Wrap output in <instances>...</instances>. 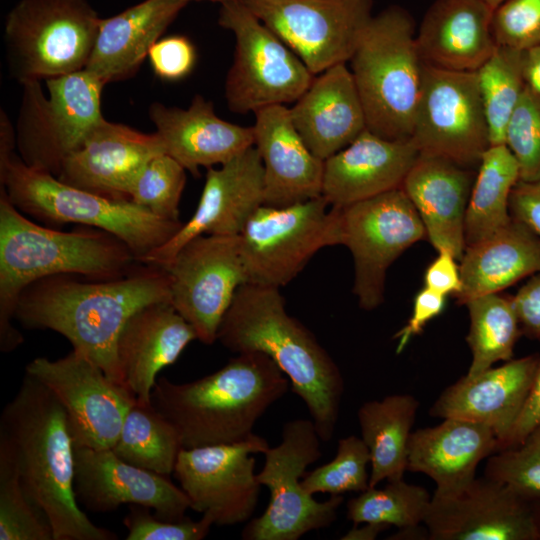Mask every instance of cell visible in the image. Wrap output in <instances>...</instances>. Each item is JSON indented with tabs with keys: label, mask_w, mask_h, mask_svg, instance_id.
<instances>
[{
	"label": "cell",
	"mask_w": 540,
	"mask_h": 540,
	"mask_svg": "<svg viewBox=\"0 0 540 540\" xmlns=\"http://www.w3.org/2000/svg\"><path fill=\"white\" fill-rule=\"evenodd\" d=\"M170 302V279L162 266L141 263L113 280H80L53 275L30 284L20 295L15 319L27 329H49L123 386L117 342L126 321L142 307ZM124 387V386H123Z\"/></svg>",
	"instance_id": "obj_1"
},
{
	"label": "cell",
	"mask_w": 540,
	"mask_h": 540,
	"mask_svg": "<svg viewBox=\"0 0 540 540\" xmlns=\"http://www.w3.org/2000/svg\"><path fill=\"white\" fill-rule=\"evenodd\" d=\"M0 439L11 450L30 498L47 516L54 540H115L80 508L74 490V443L54 394L29 374L3 408Z\"/></svg>",
	"instance_id": "obj_2"
},
{
	"label": "cell",
	"mask_w": 540,
	"mask_h": 540,
	"mask_svg": "<svg viewBox=\"0 0 540 540\" xmlns=\"http://www.w3.org/2000/svg\"><path fill=\"white\" fill-rule=\"evenodd\" d=\"M217 340L234 353L270 357L305 403L321 441L334 435L344 393L338 365L315 335L291 316L280 288L242 284L219 326Z\"/></svg>",
	"instance_id": "obj_3"
},
{
	"label": "cell",
	"mask_w": 540,
	"mask_h": 540,
	"mask_svg": "<svg viewBox=\"0 0 540 540\" xmlns=\"http://www.w3.org/2000/svg\"><path fill=\"white\" fill-rule=\"evenodd\" d=\"M141 262L115 235L81 225L64 232L29 220L0 190V350L9 353L24 341L13 326L21 293L53 275L89 280L124 277Z\"/></svg>",
	"instance_id": "obj_4"
},
{
	"label": "cell",
	"mask_w": 540,
	"mask_h": 540,
	"mask_svg": "<svg viewBox=\"0 0 540 540\" xmlns=\"http://www.w3.org/2000/svg\"><path fill=\"white\" fill-rule=\"evenodd\" d=\"M289 379L267 355L239 353L187 383L156 381L151 403L177 430L182 448L232 444L256 434V422L288 391Z\"/></svg>",
	"instance_id": "obj_5"
},
{
	"label": "cell",
	"mask_w": 540,
	"mask_h": 540,
	"mask_svg": "<svg viewBox=\"0 0 540 540\" xmlns=\"http://www.w3.org/2000/svg\"><path fill=\"white\" fill-rule=\"evenodd\" d=\"M349 61L367 129L386 139L411 138L426 64L410 13L392 5L372 15Z\"/></svg>",
	"instance_id": "obj_6"
},
{
	"label": "cell",
	"mask_w": 540,
	"mask_h": 540,
	"mask_svg": "<svg viewBox=\"0 0 540 540\" xmlns=\"http://www.w3.org/2000/svg\"><path fill=\"white\" fill-rule=\"evenodd\" d=\"M0 190L19 211L40 221L76 223L115 235L141 263L183 225L158 217L131 200L110 199L66 184L27 166L17 153L0 164Z\"/></svg>",
	"instance_id": "obj_7"
},
{
	"label": "cell",
	"mask_w": 540,
	"mask_h": 540,
	"mask_svg": "<svg viewBox=\"0 0 540 540\" xmlns=\"http://www.w3.org/2000/svg\"><path fill=\"white\" fill-rule=\"evenodd\" d=\"M101 19L87 0H19L4 23L11 77L22 84L85 69Z\"/></svg>",
	"instance_id": "obj_8"
},
{
	"label": "cell",
	"mask_w": 540,
	"mask_h": 540,
	"mask_svg": "<svg viewBox=\"0 0 540 540\" xmlns=\"http://www.w3.org/2000/svg\"><path fill=\"white\" fill-rule=\"evenodd\" d=\"M20 84L22 94L15 125L16 150L29 167L58 176L64 161L104 118L105 84L86 69Z\"/></svg>",
	"instance_id": "obj_9"
},
{
	"label": "cell",
	"mask_w": 540,
	"mask_h": 540,
	"mask_svg": "<svg viewBox=\"0 0 540 540\" xmlns=\"http://www.w3.org/2000/svg\"><path fill=\"white\" fill-rule=\"evenodd\" d=\"M320 437L312 419L286 422L281 442L263 454L265 462L257 473L270 499L264 513L248 522L245 540H297L306 533L329 527L337 518L342 495L319 502L305 491L300 480L306 468L321 457Z\"/></svg>",
	"instance_id": "obj_10"
},
{
	"label": "cell",
	"mask_w": 540,
	"mask_h": 540,
	"mask_svg": "<svg viewBox=\"0 0 540 540\" xmlns=\"http://www.w3.org/2000/svg\"><path fill=\"white\" fill-rule=\"evenodd\" d=\"M219 25L235 38L233 63L225 81V98L235 113L256 112L294 103L315 75L299 56L240 0L221 3Z\"/></svg>",
	"instance_id": "obj_11"
},
{
	"label": "cell",
	"mask_w": 540,
	"mask_h": 540,
	"mask_svg": "<svg viewBox=\"0 0 540 540\" xmlns=\"http://www.w3.org/2000/svg\"><path fill=\"white\" fill-rule=\"evenodd\" d=\"M332 207L338 245L347 247L354 261L353 293L362 309L374 310L384 301L388 268L427 238L425 227L402 188Z\"/></svg>",
	"instance_id": "obj_12"
},
{
	"label": "cell",
	"mask_w": 540,
	"mask_h": 540,
	"mask_svg": "<svg viewBox=\"0 0 540 540\" xmlns=\"http://www.w3.org/2000/svg\"><path fill=\"white\" fill-rule=\"evenodd\" d=\"M322 197L261 205L239 234L246 283L280 288L322 248L338 245L335 210Z\"/></svg>",
	"instance_id": "obj_13"
},
{
	"label": "cell",
	"mask_w": 540,
	"mask_h": 540,
	"mask_svg": "<svg viewBox=\"0 0 540 540\" xmlns=\"http://www.w3.org/2000/svg\"><path fill=\"white\" fill-rule=\"evenodd\" d=\"M411 139L420 153L477 169L490 140L475 72L425 66Z\"/></svg>",
	"instance_id": "obj_14"
},
{
	"label": "cell",
	"mask_w": 540,
	"mask_h": 540,
	"mask_svg": "<svg viewBox=\"0 0 540 540\" xmlns=\"http://www.w3.org/2000/svg\"><path fill=\"white\" fill-rule=\"evenodd\" d=\"M164 268L170 279L171 305L199 341L213 344L236 291L246 283L239 235L195 237Z\"/></svg>",
	"instance_id": "obj_15"
},
{
	"label": "cell",
	"mask_w": 540,
	"mask_h": 540,
	"mask_svg": "<svg viewBox=\"0 0 540 540\" xmlns=\"http://www.w3.org/2000/svg\"><path fill=\"white\" fill-rule=\"evenodd\" d=\"M240 1L313 75L351 59L373 5V0Z\"/></svg>",
	"instance_id": "obj_16"
},
{
	"label": "cell",
	"mask_w": 540,
	"mask_h": 540,
	"mask_svg": "<svg viewBox=\"0 0 540 540\" xmlns=\"http://www.w3.org/2000/svg\"><path fill=\"white\" fill-rule=\"evenodd\" d=\"M27 374L49 389L62 405L74 447L111 449L135 397L79 351L50 360L37 357Z\"/></svg>",
	"instance_id": "obj_17"
},
{
	"label": "cell",
	"mask_w": 540,
	"mask_h": 540,
	"mask_svg": "<svg viewBox=\"0 0 540 540\" xmlns=\"http://www.w3.org/2000/svg\"><path fill=\"white\" fill-rule=\"evenodd\" d=\"M269 447L265 438L255 435L238 443L182 448L173 473L191 509L216 525L248 521L261 487L253 455Z\"/></svg>",
	"instance_id": "obj_18"
},
{
	"label": "cell",
	"mask_w": 540,
	"mask_h": 540,
	"mask_svg": "<svg viewBox=\"0 0 540 540\" xmlns=\"http://www.w3.org/2000/svg\"><path fill=\"white\" fill-rule=\"evenodd\" d=\"M539 503L486 476L433 494L424 519L431 540H539Z\"/></svg>",
	"instance_id": "obj_19"
},
{
	"label": "cell",
	"mask_w": 540,
	"mask_h": 540,
	"mask_svg": "<svg viewBox=\"0 0 540 540\" xmlns=\"http://www.w3.org/2000/svg\"><path fill=\"white\" fill-rule=\"evenodd\" d=\"M264 204V169L252 146L220 168H208L192 217L165 244L142 261L165 267L189 240L200 235H239Z\"/></svg>",
	"instance_id": "obj_20"
},
{
	"label": "cell",
	"mask_w": 540,
	"mask_h": 540,
	"mask_svg": "<svg viewBox=\"0 0 540 540\" xmlns=\"http://www.w3.org/2000/svg\"><path fill=\"white\" fill-rule=\"evenodd\" d=\"M74 463L77 501L95 513L141 505L159 518L178 521L191 509L185 492L168 476L132 465L112 449L74 447Z\"/></svg>",
	"instance_id": "obj_21"
},
{
	"label": "cell",
	"mask_w": 540,
	"mask_h": 540,
	"mask_svg": "<svg viewBox=\"0 0 540 540\" xmlns=\"http://www.w3.org/2000/svg\"><path fill=\"white\" fill-rule=\"evenodd\" d=\"M164 153L158 135L103 118L64 161L57 176L71 186L116 199L130 200L140 172Z\"/></svg>",
	"instance_id": "obj_22"
},
{
	"label": "cell",
	"mask_w": 540,
	"mask_h": 540,
	"mask_svg": "<svg viewBox=\"0 0 540 540\" xmlns=\"http://www.w3.org/2000/svg\"><path fill=\"white\" fill-rule=\"evenodd\" d=\"M539 359V354L512 358L474 377L463 376L439 395L430 407V415L490 427L498 439L499 450L524 406Z\"/></svg>",
	"instance_id": "obj_23"
},
{
	"label": "cell",
	"mask_w": 540,
	"mask_h": 540,
	"mask_svg": "<svg viewBox=\"0 0 540 540\" xmlns=\"http://www.w3.org/2000/svg\"><path fill=\"white\" fill-rule=\"evenodd\" d=\"M148 115L164 153L193 176L200 167L223 165L254 146L253 128L218 117L213 103L195 95L186 109L154 102Z\"/></svg>",
	"instance_id": "obj_24"
},
{
	"label": "cell",
	"mask_w": 540,
	"mask_h": 540,
	"mask_svg": "<svg viewBox=\"0 0 540 540\" xmlns=\"http://www.w3.org/2000/svg\"><path fill=\"white\" fill-rule=\"evenodd\" d=\"M419 154L411 138L391 140L365 129L324 161L322 197L344 206L401 188Z\"/></svg>",
	"instance_id": "obj_25"
},
{
	"label": "cell",
	"mask_w": 540,
	"mask_h": 540,
	"mask_svg": "<svg viewBox=\"0 0 540 540\" xmlns=\"http://www.w3.org/2000/svg\"><path fill=\"white\" fill-rule=\"evenodd\" d=\"M254 147L264 169V204L286 207L322 196L324 161L296 130L285 105L255 113Z\"/></svg>",
	"instance_id": "obj_26"
},
{
	"label": "cell",
	"mask_w": 540,
	"mask_h": 540,
	"mask_svg": "<svg viewBox=\"0 0 540 540\" xmlns=\"http://www.w3.org/2000/svg\"><path fill=\"white\" fill-rule=\"evenodd\" d=\"M197 339L192 326L170 302L137 310L126 321L117 342L123 386L142 404H151L158 373L173 364Z\"/></svg>",
	"instance_id": "obj_27"
},
{
	"label": "cell",
	"mask_w": 540,
	"mask_h": 540,
	"mask_svg": "<svg viewBox=\"0 0 540 540\" xmlns=\"http://www.w3.org/2000/svg\"><path fill=\"white\" fill-rule=\"evenodd\" d=\"M476 170L420 153L401 186L435 250H448L459 261L466 248L465 214Z\"/></svg>",
	"instance_id": "obj_28"
},
{
	"label": "cell",
	"mask_w": 540,
	"mask_h": 540,
	"mask_svg": "<svg viewBox=\"0 0 540 540\" xmlns=\"http://www.w3.org/2000/svg\"><path fill=\"white\" fill-rule=\"evenodd\" d=\"M289 110L301 138L323 161L367 129L363 105L346 63L315 75Z\"/></svg>",
	"instance_id": "obj_29"
},
{
	"label": "cell",
	"mask_w": 540,
	"mask_h": 540,
	"mask_svg": "<svg viewBox=\"0 0 540 540\" xmlns=\"http://www.w3.org/2000/svg\"><path fill=\"white\" fill-rule=\"evenodd\" d=\"M493 12L484 0H435L416 32L425 64L449 71L475 72L498 45Z\"/></svg>",
	"instance_id": "obj_30"
},
{
	"label": "cell",
	"mask_w": 540,
	"mask_h": 540,
	"mask_svg": "<svg viewBox=\"0 0 540 540\" xmlns=\"http://www.w3.org/2000/svg\"><path fill=\"white\" fill-rule=\"evenodd\" d=\"M497 450L498 439L490 427L445 418L439 425L412 431L407 471L427 475L436 484L434 494L448 495L466 487L479 463Z\"/></svg>",
	"instance_id": "obj_31"
},
{
	"label": "cell",
	"mask_w": 540,
	"mask_h": 540,
	"mask_svg": "<svg viewBox=\"0 0 540 540\" xmlns=\"http://www.w3.org/2000/svg\"><path fill=\"white\" fill-rule=\"evenodd\" d=\"M188 2L144 0L101 19L86 70L105 85L131 77Z\"/></svg>",
	"instance_id": "obj_32"
},
{
	"label": "cell",
	"mask_w": 540,
	"mask_h": 540,
	"mask_svg": "<svg viewBox=\"0 0 540 540\" xmlns=\"http://www.w3.org/2000/svg\"><path fill=\"white\" fill-rule=\"evenodd\" d=\"M459 265L462 288L455 297L464 305L540 272V238L512 218L491 236L466 247Z\"/></svg>",
	"instance_id": "obj_33"
},
{
	"label": "cell",
	"mask_w": 540,
	"mask_h": 540,
	"mask_svg": "<svg viewBox=\"0 0 540 540\" xmlns=\"http://www.w3.org/2000/svg\"><path fill=\"white\" fill-rule=\"evenodd\" d=\"M419 407L409 394H393L364 402L357 412L361 438L370 453L369 487L403 479L407 449Z\"/></svg>",
	"instance_id": "obj_34"
},
{
	"label": "cell",
	"mask_w": 540,
	"mask_h": 540,
	"mask_svg": "<svg viewBox=\"0 0 540 540\" xmlns=\"http://www.w3.org/2000/svg\"><path fill=\"white\" fill-rule=\"evenodd\" d=\"M519 180L518 163L506 145L490 146L484 152L465 214L466 247L486 239L511 221L510 196Z\"/></svg>",
	"instance_id": "obj_35"
},
{
	"label": "cell",
	"mask_w": 540,
	"mask_h": 540,
	"mask_svg": "<svg viewBox=\"0 0 540 540\" xmlns=\"http://www.w3.org/2000/svg\"><path fill=\"white\" fill-rule=\"evenodd\" d=\"M111 449L132 465L169 476L182 445L175 427L152 403L142 404L135 399Z\"/></svg>",
	"instance_id": "obj_36"
},
{
	"label": "cell",
	"mask_w": 540,
	"mask_h": 540,
	"mask_svg": "<svg viewBox=\"0 0 540 540\" xmlns=\"http://www.w3.org/2000/svg\"><path fill=\"white\" fill-rule=\"evenodd\" d=\"M464 305L470 320L466 341L472 354L465 376L474 377L499 361L511 360L522 332L512 297L491 293L470 299Z\"/></svg>",
	"instance_id": "obj_37"
},
{
	"label": "cell",
	"mask_w": 540,
	"mask_h": 540,
	"mask_svg": "<svg viewBox=\"0 0 540 540\" xmlns=\"http://www.w3.org/2000/svg\"><path fill=\"white\" fill-rule=\"evenodd\" d=\"M522 59L523 51L497 45L475 71L490 146L505 145L507 123L525 88Z\"/></svg>",
	"instance_id": "obj_38"
},
{
	"label": "cell",
	"mask_w": 540,
	"mask_h": 540,
	"mask_svg": "<svg viewBox=\"0 0 540 540\" xmlns=\"http://www.w3.org/2000/svg\"><path fill=\"white\" fill-rule=\"evenodd\" d=\"M432 496L419 485L403 479L388 481L383 488L369 487L347 503V518L354 524L380 523L399 530L424 522Z\"/></svg>",
	"instance_id": "obj_39"
},
{
	"label": "cell",
	"mask_w": 540,
	"mask_h": 540,
	"mask_svg": "<svg viewBox=\"0 0 540 540\" xmlns=\"http://www.w3.org/2000/svg\"><path fill=\"white\" fill-rule=\"evenodd\" d=\"M0 539L54 540L51 524L27 493L15 458L0 439Z\"/></svg>",
	"instance_id": "obj_40"
},
{
	"label": "cell",
	"mask_w": 540,
	"mask_h": 540,
	"mask_svg": "<svg viewBox=\"0 0 540 540\" xmlns=\"http://www.w3.org/2000/svg\"><path fill=\"white\" fill-rule=\"evenodd\" d=\"M368 465L370 453L362 438L354 435L341 438L334 459L306 474L302 485L311 495L360 493L369 488Z\"/></svg>",
	"instance_id": "obj_41"
},
{
	"label": "cell",
	"mask_w": 540,
	"mask_h": 540,
	"mask_svg": "<svg viewBox=\"0 0 540 540\" xmlns=\"http://www.w3.org/2000/svg\"><path fill=\"white\" fill-rule=\"evenodd\" d=\"M186 170L166 153L153 157L130 190V200L163 219L180 221L179 204Z\"/></svg>",
	"instance_id": "obj_42"
},
{
	"label": "cell",
	"mask_w": 540,
	"mask_h": 540,
	"mask_svg": "<svg viewBox=\"0 0 540 540\" xmlns=\"http://www.w3.org/2000/svg\"><path fill=\"white\" fill-rule=\"evenodd\" d=\"M484 476L530 500L540 501V425L520 443L487 458Z\"/></svg>",
	"instance_id": "obj_43"
},
{
	"label": "cell",
	"mask_w": 540,
	"mask_h": 540,
	"mask_svg": "<svg viewBox=\"0 0 540 540\" xmlns=\"http://www.w3.org/2000/svg\"><path fill=\"white\" fill-rule=\"evenodd\" d=\"M505 145L518 163L520 180L540 181V97L526 85L507 123Z\"/></svg>",
	"instance_id": "obj_44"
},
{
	"label": "cell",
	"mask_w": 540,
	"mask_h": 540,
	"mask_svg": "<svg viewBox=\"0 0 540 540\" xmlns=\"http://www.w3.org/2000/svg\"><path fill=\"white\" fill-rule=\"evenodd\" d=\"M492 24L498 45L521 51L540 45V0H505Z\"/></svg>",
	"instance_id": "obj_45"
},
{
	"label": "cell",
	"mask_w": 540,
	"mask_h": 540,
	"mask_svg": "<svg viewBox=\"0 0 540 540\" xmlns=\"http://www.w3.org/2000/svg\"><path fill=\"white\" fill-rule=\"evenodd\" d=\"M150 510L141 505H129V513L123 519L127 540H201L214 524L205 515L198 521L187 517L171 521L157 517Z\"/></svg>",
	"instance_id": "obj_46"
},
{
	"label": "cell",
	"mask_w": 540,
	"mask_h": 540,
	"mask_svg": "<svg viewBox=\"0 0 540 540\" xmlns=\"http://www.w3.org/2000/svg\"><path fill=\"white\" fill-rule=\"evenodd\" d=\"M148 58L156 76L174 81L184 78L192 71L196 52L188 38L174 35L154 43Z\"/></svg>",
	"instance_id": "obj_47"
},
{
	"label": "cell",
	"mask_w": 540,
	"mask_h": 540,
	"mask_svg": "<svg viewBox=\"0 0 540 540\" xmlns=\"http://www.w3.org/2000/svg\"><path fill=\"white\" fill-rule=\"evenodd\" d=\"M446 297L424 287L420 290L413 303V310L406 324L393 336L396 339V353L400 354L409 341L421 334L425 326L440 315L445 307Z\"/></svg>",
	"instance_id": "obj_48"
},
{
	"label": "cell",
	"mask_w": 540,
	"mask_h": 540,
	"mask_svg": "<svg viewBox=\"0 0 540 540\" xmlns=\"http://www.w3.org/2000/svg\"><path fill=\"white\" fill-rule=\"evenodd\" d=\"M512 303L522 334L540 341V272L529 277Z\"/></svg>",
	"instance_id": "obj_49"
},
{
	"label": "cell",
	"mask_w": 540,
	"mask_h": 540,
	"mask_svg": "<svg viewBox=\"0 0 540 540\" xmlns=\"http://www.w3.org/2000/svg\"><path fill=\"white\" fill-rule=\"evenodd\" d=\"M437 252V257L425 271L424 286L442 296L455 297L462 288L459 260L448 250Z\"/></svg>",
	"instance_id": "obj_50"
},
{
	"label": "cell",
	"mask_w": 540,
	"mask_h": 540,
	"mask_svg": "<svg viewBox=\"0 0 540 540\" xmlns=\"http://www.w3.org/2000/svg\"><path fill=\"white\" fill-rule=\"evenodd\" d=\"M509 209L512 218L540 238V181L519 180L511 192Z\"/></svg>",
	"instance_id": "obj_51"
},
{
	"label": "cell",
	"mask_w": 540,
	"mask_h": 540,
	"mask_svg": "<svg viewBox=\"0 0 540 540\" xmlns=\"http://www.w3.org/2000/svg\"><path fill=\"white\" fill-rule=\"evenodd\" d=\"M538 425H540V359L524 406L499 450L520 443Z\"/></svg>",
	"instance_id": "obj_52"
},
{
	"label": "cell",
	"mask_w": 540,
	"mask_h": 540,
	"mask_svg": "<svg viewBox=\"0 0 540 540\" xmlns=\"http://www.w3.org/2000/svg\"><path fill=\"white\" fill-rule=\"evenodd\" d=\"M525 85L540 97V45L523 51Z\"/></svg>",
	"instance_id": "obj_53"
},
{
	"label": "cell",
	"mask_w": 540,
	"mask_h": 540,
	"mask_svg": "<svg viewBox=\"0 0 540 540\" xmlns=\"http://www.w3.org/2000/svg\"><path fill=\"white\" fill-rule=\"evenodd\" d=\"M16 149L15 127L11 124L6 112L0 113V164L7 161Z\"/></svg>",
	"instance_id": "obj_54"
},
{
	"label": "cell",
	"mask_w": 540,
	"mask_h": 540,
	"mask_svg": "<svg viewBox=\"0 0 540 540\" xmlns=\"http://www.w3.org/2000/svg\"><path fill=\"white\" fill-rule=\"evenodd\" d=\"M361 527L354 524L345 535L341 537L342 540H374L377 536L389 528L388 525L380 523H362Z\"/></svg>",
	"instance_id": "obj_55"
},
{
	"label": "cell",
	"mask_w": 540,
	"mask_h": 540,
	"mask_svg": "<svg viewBox=\"0 0 540 540\" xmlns=\"http://www.w3.org/2000/svg\"><path fill=\"white\" fill-rule=\"evenodd\" d=\"M493 10H495L505 0H484Z\"/></svg>",
	"instance_id": "obj_56"
},
{
	"label": "cell",
	"mask_w": 540,
	"mask_h": 540,
	"mask_svg": "<svg viewBox=\"0 0 540 540\" xmlns=\"http://www.w3.org/2000/svg\"><path fill=\"white\" fill-rule=\"evenodd\" d=\"M183 1L188 2L189 0H183ZM209 1L219 2L221 4V3H224V2H227V1H232V0H209Z\"/></svg>",
	"instance_id": "obj_57"
},
{
	"label": "cell",
	"mask_w": 540,
	"mask_h": 540,
	"mask_svg": "<svg viewBox=\"0 0 540 540\" xmlns=\"http://www.w3.org/2000/svg\"><path fill=\"white\" fill-rule=\"evenodd\" d=\"M539 522H540V503H539ZM539 540H540V534H539Z\"/></svg>",
	"instance_id": "obj_58"
}]
</instances>
